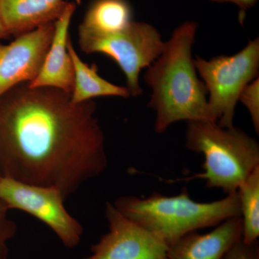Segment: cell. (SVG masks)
<instances>
[{"label":"cell","instance_id":"cell-15","mask_svg":"<svg viewBox=\"0 0 259 259\" xmlns=\"http://www.w3.org/2000/svg\"><path fill=\"white\" fill-rule=\"evenodd\" d=\"M241 207L242 239L246 243L259 237V166L237 190Z\"/></svg>","mask_w":259,"mask_h":259},{"label":"cell","instance_id":"cell-16","mask_svg":"<svg viewBox=\"0 0 259 259\" xmlns=\"http://www.w3.org/2000/svg\"><path fill=\"white\" fill-rule=\"evenodd\" d=\"M248 110L255 133L259 134V79L248 83L240 95L238 102Z\"/></svg>","mask_w":259,"mask_h":259},{"label":"cell","instance_id":"cell-12","mask_svg":"<svg viewBox=\"0 0 259 259\" xmlns=\"http://www.w3.org/2000/svg\"><path fill=\"white\" fill-rule=\"evenodd\" d=\"M64 0H0V20L15 36L54 23L64 11Z\"/></svg>","mask_w":259,"mask_h":259},{"label":"cell","instance_id":"cell-3","mask_svg":"<svg viewBox=\"0 0 259 259\" xmlns=\"http://www.w3.org/2000/svg\"><path fill=\"white\" fill-rule=\"evenodd\" d=\"M122 214L138 223L167 245L187 233L215 227L229 218L241 216L237 192L210 202H199L184 188L180 194L153 192L145 198L122 196L113 203Z\"/></svg>","mask_w":259,"mask_h":259},{"label":"cell","instance_id":"cell-17","mask_svg":"<svg viewBox=\"0 0 259 259\" xmlns=\"http://www.w3.org/2000/svg\"><path fill=\"white\" fill-rule=\"evenodd\" d=\"M8 206L0 200V259H10L8 243L15 236L17 226L10 219Z\"/></svg>","mask_w":259,"mask_h":259},{"label":"cell","instance_id":"cell-5","mask_svg":"<svg viewBox=\"0 0 259 259\" xmlns=\"http://www.w3.org/2000/svg\"><path fill=\"white\" fill-rule=\"evenodd\" d=\"M194 64L207 90L212 120L221 127H233L236 107L242 91L258 77V37L250 40L233 55L214 56L209 60L196 56Z\"/></svg>","mask_w":259,"mask_h":259},{"label":"cell","instance_id":"cell-9","mask_svg":"<svg viewBox=\"0 0 259 259\" xmlns=\"http://www.w3.org/2000/svg\"><path fill=\"white\" fill-rule=\"evenodd\" d=\"M54 22L0 44V97L20 83L36 78L52 41Z\"/></svg>","mask_w":259,"mask_h":259},{"label":"cell","instance_id":"cell-18","mask_svg":"<svg viewBox=\"0 0 259 259\" xmlns=\"http://www.w3.org/2000/svg\"><path fill=\"white\" fill-rule=\"evenodd\" d=\"M222 259H259L258 241L246 243L241 238L232 245Z\"/></svg>","mask_w":259,"mask_h":259},{"label":"cell","instance_id":"cell-4","mask_svg":"<svg viewBox=\"0 0 259 259\" xmlns=\"http://www.w3.org/2000/svg\"><path fill=\"white\" fill-rule=\"evenodd\" d=\"M186 147L204 156L203 171L186 180L205 181L206 187L226 194L237 192L259 166V144L239 127L211 121L187 122Z\"/></svg>","mask_w":259,"mask_h":259},{"label":"cell","instance_id":"cell-21","mask_svg":"<svg viewBox=\"0 0 259 259\" xmlns=\"http://www.w3.org/2000/svg\"><path fill=\"white\" fill-rule=\"evenodd\" d=\"M3 175H2L1 172H0V183H1L2 180H3Z\"/></svg>","mask_w":259,"mask_h":259},{"label":"cell","instance_id":"cell-20","mask_svg":"<svg viewBox=\"0 0 259 259\" xmlns=\"http://www.w3.org/2000/svg\"><path fill=\"white\" fill-rule=\"evenodd\" d=\"M10 35L7 31L6 28H5L4 24L3 23L2 20H0V39L4 38Z\"/></svg>","mask_w":259,"mask_h":259},{"label":"cell","instance_id":"cell-19","mask_svg":"<svg viewBox=\"0 0 259 259\" xmlns=\"http://www.w3.org/2000/svg\"><path fill=\"white\" fill-rule=\"evenodd\" d=\"M217 3H232L236 5L242 11L245 12L254 7L258 0H208Z\"/></svg>","mask_w":259,"mask_h":259},{"label":"cell","instance_id":"cell-14","mask_svg":"<svg viewBox=\"0 0 259 259\" xmlns=\"http://www.w3.org/2000/svg\"><path fill=\"white\" fill-rule=\"evenodd\" d=\"M127 0H95L79 27V35H102L125 28L133 21Z\"/></svg>","mask_w":259,"mask_h":259},{"label":"cell","instance_id":"cell-7","mask_svg":"<svg viewBox=\"0 0 259 259\" xmlns=\"http://www.w3.org/2000/svg\"><path fill=\"white\" fill-rule=\"evenodd\" d=\"M64 197L54 187L28 185L3 177L0 183V200L8 208L31 214L52 230L69 248L79 244L83 228L64 205Z\"/></svg>","mask_w":259,"mask_h":259},{"label":"cell","instance_id":"cell-2","mask_svg":"<svg viewBox=\"0 0 259 259\" xmlns=\"http://www.w3.org/2000/svg\"><path fill=\"white\" fill-rule=\"evenodd\" d=\"M197 28V23L192 21L177 27L145 73V82L151 90L148 107L156 112V134H163L180 121L214 122L209 112L207 90L199 78L192 56Z\"/></svg>","mask_w":259,"mask_h":259},{"label":"cell","instance_id":"cell-1","mask_svg":"<svg viewBox=\"0 0 259 259\" xmlns=\"http://www.w3.org/2000/svg\"><path fill=\"white\" fill-rule=\"evenodd\" d=\"M93 100L74 104L57 89L20 83L0 97V172L54 187L64 199L107 167Z\"/></svg>","mask_w":259,"mask_h":259},{"label":"cell","instance_id":"cell-13","mask_svg":"<svg viewBox=\"0 0 259 259\" xmlns=\"http://www.w3.org/2000/svg\"><path fill=\"white\" fill-rule=\"evenodd\" d=\"M67 49L74 69V89L71 94L73 103L93 100L98 97H131L126 87L117 86L102 78L97 73L96 65L90 66L85 64L75 50L71 39L68 40Z\"/></svg>","mask_w":259,"mask_h":259},{"label":"cell","instance_id":"cell-11","mask_svg":"<svg viewBox=\"0 0 259 259\" xmlns=\"http://www.w3.org/2000/svg\"><path fill=\"white\" fill-rule=\"evenodd\" d=\"M241 216L229 218L212 231L187 233L167 245L168 259H222L233 244L242 238Z\"/></svg>","mask_w":259,"mask_h":259},{"label":"cell","instance_id":"cell-6","mask_svg":"<svg viewBox=\"0 0 259 259\" xmlns=\"http://www.w3.org/2000/svg\"><path fill=\"white\" fill-rule=\"evenodd\" d=\"M80 49L87 54L100 53L115 61L126 78L131 97L142 95L141 71L160 56L165 41L151 24L134 21L120 31L102 35H79Z\"/></svg>","mask_w":259,"mask_h":259},{"label":"cell","instance_id":"cell-10","mask_svg":"<svg viewBox=\"0 0 259 259\" xmlns=\"http://www.w3.org/2000/svg\"><path fill=\"white\" fill-rule=\"evenodd\" d=\"M76 8V3H67L60 16L54 21L50 47L36 78L28 83L30 88H54L70 95L72 93L74 69L68 52L67 42L69 25Z\"/></svg>","mask_w":259,"mask_h":259},{"label":"cell","instance_id":"cell-8","mask_svg":"<svg viewBox=\"0 0 259 259\" xmlns=\"http://www.w3.org/2000/svg\"><path fill=\"white\" fill-rule=\"evenodd\" d=\"M105 217L109 231L91 247L83 259H168L167 245L144 227L107 202Z\"/></svg>","mask_w":259,"mask_h":259}]
</instances>
